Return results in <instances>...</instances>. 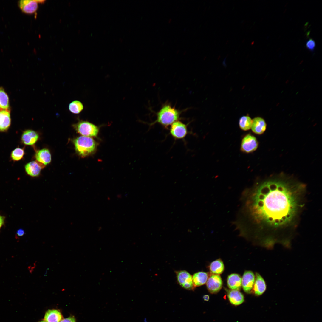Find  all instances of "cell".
<instances>
[{"label":"cell","instance_id":"obj_9","mask_svg":"<svg viewBox=\"0 0 322 322\" xmlns=\"http://www.w3.org/2000/svg\"><path fill=\"white\" fill-rule=\"evenodd\" d=\"M18 5L22 11L27 14L34 13L38 7V3L35 0H21L18 1Z\"/></svg>","mask_w":322,"mask_h":322},{"label":"cell","instance_id":"obj_1","mask_svg":"<svg viewBox=\"0 0 322 322\" xmlns=\"http://www.w3.org/2000/svg\"><path fill=\"white\" fill-rule=\"evenodd\" d=\"M306 193L305 184L284 174L257 183L248 202L256 230L267 239L291 234L298 226Z\"/></svg>","mask_w":322,"mask_h":322},{"label":"cell","instance_id":"obj_32","mask_svg":"<svg viewBox=\"0 0 322 322\" xmlns=\"http://www.w3.org/2000/svg\"><path fill=\"white\" fill-rule=\"evenodd\" d=\"M39 322H46L45 321H40Z\"/></svg>","mask_w":322,"mask_h":322},{"label":"cell","instance_id":"obj_23","mask_svg":"<svg viewBox=\"0 0 322 322\" xmlns=\"http://www.w3.org/2000/svg\"><path fill=\"white\" fill-rule=\"evenodd\" d=\"M69 111L72 113L75 114L79 113L83 110V106L81 102L78 100H75L71 103L69 105Z\"/></svg>","mask_w":322,"mask_h":322},{"label":"cell","instance_id":"obj_28","mask_svg":"<svg viewBox=\"0 0 322 322\" xmlns=\"http://www.w3.org/2000/svg\"><path fill=\"white\" fill-rule=\"evenodd\" d=\"M24 234V230L21 229H18L17 231V234L18 236H22Z\"/></svg>","mask_w":322,"mask_h":322},{"label":"cell","instance_id":"obj_13","mask_svg":"<svg viewBox=\"0 0 322 322\" xmlns=\"http://www.w3.org/2000/svg\"><path fill=\"white\" fill-rule=\"evenodd\" d=\"M39 135L35 131L28 130L25 131L22 135L21 140L22 142L27 145H32L38 140Z\"/></svg>","mask_w":322,"mask_h":322},{"label":"cell","instance_id":"obj_29","mask_svg":"<svg viewBox=\"0 0 322 322\" xmlns=\"http://www.w3.org/2000/svg\"><path fill=\"white\" fill-rule=\"evenodd\" d=\"M4 217L0 215V228H1L4 223Z\"/></svg>","mask_w":322,"mask_h":322},{"label":"cell","instance_id":"obj_3","mask_svg":"<svg viewBox=\"0 0 322 322\" xmlns=\"http://www.w3.org/2000/svg\"><path fill=\"white\" fill-rule=\"evenodd\" d=\"M73 142L76 152L81 157L91 154L96 148L95 142L90 137L80 136L74 139Z\"/></svg>","mask_w":322,"mask_h":322},{"label":"cell","instance_id":"obj_22","mask_svg":"<svg viewBox=\"0 0 322 322\" xmlns=\"http://www.w3.org/2000/svg\"><path fill=\"white\" fill-rule=\"evenodd\" d=\"M252 120L248 115L241 117L239 120V127L242 130L247 131L251 128Z\"/></svg>","mask_w":322,"mask_h":322},{"label":"cell","instance_id":"obj_24","mask_svg":"<svg viewBox=\"0 0 322 322\" xmlns=\"http://www.w3.org/2000/svg\"><path fill=\"white\" fill-rule=\"evenodd\" d=\"M8 107V96L3 89L0 88V108L7 109Z\"/></svg>","mask_w":322,"mask_h":322},{"label":"cell","instance_id":"obj_16","mask_svg":"<svg viewBox=\"0 0 322 322\" xmlns=\"http://www.w3.org/2000/svg\"><path fill=\"white\" fill-rule=\"evenodd\" d=\"M242 278L238 274L233 273L229 275L227 278V285L229 288L233 290H240L242 285Z\"/></svg>","mask_w":322,"mask_h":322},{"label":"cell","instance_id":"obj_19","mask_svg":"<svg viewBox=\"0 0 322 322\" xmlns=\"http://www.w3.org/2000/svg\"><path fill=\"white\" fill-rule=\"evenodd\" d=\"M62 318L60 312L56 309L47 310L44 317V321L46 322H60Z\"/></svg>","mask_w":322,"mask_h":322},{"label":"cell","instance_id":"obj_26","mask_svg":"<svg viewBox=\"0 0 322 322\" xmlns=\"http://www.w3.org/2000/svg\"><path fill=\"white\" fill-rule=\"evenodd\" d=\"M315 46V41L311 38L307 41L306 43V47L307 48L312 52L314 50Z\"/></svg>","mask_w":322,"mask_h":322},{"label":"cell","instance_id":"obj_21","mask_svg":"<svg viewBox=\"0 0 322 322\" xmlns=\"http://www.w3.org/2000/svg\"><path fill=\"white\" fill-rule=\"evenodd\" d=\"M224 264L220 259L216 260L211 262L209 267L210 272L215 275L221 274L224 271Z\"/></svg>","mask_w":322,"mask_h":322},{"label":"cell","instance_id":"obj_20","mask_svg":"<svg viewBox=\"0 0 322 322\" xmlns=\"http://www.w3.org/2000/svg\"><path fill=\"white\" fill-rule=\"evenodd\" d=\"M193 282L195 287L204 284L208 278V274L204 272H199L195 273L192 276Z\"/></svg>","mask_w":322,"mask_h":322},{"label":"cell","instance_id":"obj_5","mask_svg":"<svg viewBox=\"0 0 322 322\" xmlns=\"http://www.w3.org/2000/svg\"><path fill=\"white\" fill-rule=\"evenodd\" d=\"M176 273L177 281L182 287L190 290L194 289L192 276L188 272L181 270L176 271Z\"/></svg>","mask_w":322,"mask_h":322},{"label":"cell","instance_id":"obj_27","mask_svg":"<svg viewBox=\"0 0 322 322\" xmlns=\"http://www.w3.org/2000/svg\"><path fill=\"white\" fill-rule=\"evenodd\" d=\"M60 322H76L75 318L71 316L61 320Z\"/></svg>","mask_w":322,"mask_h":322},{"label":"cell","instance_id":"obj_10","mask_svg":"<svg viewBox=\"0 0 322 322\" xmlns=\"http://www.w3.org/2000/svg\"><path fill=\"white\" fill-rule=\"evenodd\" d=\"M255 281V276L252 271H246L244 272L242 278V285L245 292L247 293L250 292Z\"/></svg>","mask_w":322,"mask_h":322},{"label":"cell","instance_id":"obj_2","mask_svg":"<svg viewBox=\"0 0 322 322\" xmlns=\"http://www.w3.org/2000/svg\"><path fill=\"white\" fill-rule=\"evenodd\" d=\"M180 115L179 111L169 104L162 106L157 114V122L166 127L178 120Z\"/></svg>","mask_w":322,"mask_h":322},{"label":"cell","instance_id":"obj_11","mask_svg":"<svg viewBox=\"0 0 322 322\" xmlns=\"http://www.w3.org/2000/svg\"><path fill=\"white\" fill-rule=\"evenodd\" d=\"M44 166L42 164L38 161H32L26 164L25 168L28 175L31 177H36L39 175Z\"/></svg>","mask_w":322,"mask_h":322},{"label":"cell","instance_id":"obj_7","mask_svg":"<svg viewBox=\"0 0 322 322\" xmlns=\"http://www.w3.org/2000/svg\"><path fill=\"white\" fill-rule=\"evenodd\" d=\"M258 146V142L254 136L247 134L243 138L241 144V149L246 153H250L255 151Z\"/></svg>","mask_w":322,"mask_h":322},{"label":"cell","instance_id":"obj_25","mask_svg":"<svg viewBox=\"0 0 322 322\" xmlns=\"http://www.w3.org/2000/svg\"><path fill=\"white\" fill-rule=\"evenodd\" d=\"M24 154V151L23 149L17 148L12 151L11 156L13 160L18 161L21 159Z\"/></svg>","mask_w":322,"mask_h":322},{"label":"cell","instance_id":"obj_6","mask_svg":"<svg viewBox=\"0 0 322 322\" xmlns=\"http://www.w3.org/2000/svg\"><path fill=\"white\" fill-rule=\"evenodd\" d=\"M171 126L170 133L174 139H182L185 137L188 133V130L185 124L177 120Z\"/></svg>","mask_w":322,"mask_h":322},{"label":"cell","instance_id":"obj_15","mask_svg":"<svg viewBox=\"0 0 322 322\" xmlns=\"http://www.w3.org/2000/svg\"><path fill=\"white\" fill-rule=\"evenodd\" d=\"M35 157L37 161L44 165L50 163L51 160L50 152L47 148L38 151L36 153Z\"/></svg>","mask_w":322,"mask_h":322},{"label":"cell","instance_id":"obj_18","mask_svg":"<svg viewBox=\"0 0 322 322\" xmlns=\"http://www.w3.org/2000/svg\"><path fill=\"white\" fill-rule=\"evenodd\" d=\"M10 122L9 112L6 110L0 111V131L7 130L10 125Z\"/></svg>","mask_w":322,"mask_h":322},{"label":"cell","instance_id":"obj_14","mask_svg":"<svg viewBox=\"0 0 322 322\" xmlns=\"http://www.w3.org/2000/svg\"><path fill=\"white\" fill-rule=\"evenodd\" d=\"M256 279L254 284L253 290L256 295L263 294L266 289V285L263 278L258 273H256Z\"/></svg>","mask_w":322,"mask_h":322},{"label":"cell","instance_id":"obj_4","mask_svg":"<svg viewBox=\"0 0 322 322\" xmlns=\"http://www.w3.org/2000/svg\"><path fill=\"white\" fill-rule=\"evenodd\" d=\"M74 126L77 132L83 136H96L99 131L97 126L88 121H80L74 125Z\"/></svg>","mask_w":322,"mask_h":322},{"label":"cell","instance_id":"obj_17","mask_svg":"<svg viewBox=\"0 0 322 322\" xmlns=\"http://www.w3.org/2000/svg\"><path fill=\"white\" fill-rule=\"evenodd\" d=\"M227 296L230 302L235 305H239L244 301L243 295L238 290H229Z\"/></svg>","mask_w":322,"mask_h":322},{"label":"cell","instance_id":"obj_31","mask_svg":"<svg viewBox=\"0 0 322 322\" xmlns=\"http://www.w3.org/2000/svg\"><path fill=\"white\" fill-rule=\"evenodd\" d=\"M36 1L37 2V3H44V2H45V0H36Z\"/></svg>","mask_w":322,"mask_h":322},{"label":"cell","instance_id":"obj_12","mask_svg":"<svg viewBox=\"0 0 322 322\" xmlns=\"http://www.w3.org/2000/svg\"><path fill=\"white\" fill-rule=\"evenodd\" d=\"M266 126V123L264 120L261 117H257L252 120L251 128L254 133L260 135L265 131Z\"/></svg>","mask_w":322,"mask_h":322},{"label":"cell","instance_id":"obj_8","mask_svg":"<svg viewBox=\"0 0 322 322\" xmlns=\"http://www.w3.org/2000/svg\"><path fill=\"white\" fill-rule=\"evenodd\" d=\"M222 285V278L219 275L213 274L208 279L206 286L208 290L211 293H216L221 289Z\"/></svg>","mask_w":322,"mask_h":322},{"label":"cell","instance_id":"obj_30","mask_svg":"<svg viewBox=\"0 0 322 322\" xmlns=\"http://www.w3.org/2000/svg\"><path fill=\"white\" fill-rule=\"evenodd\" d=\"M209 296L208 295H205L203 297V298L205 301H208L209 299Z\"/></svg>","mask_w":322,"mask_h":322}]
</instances>
